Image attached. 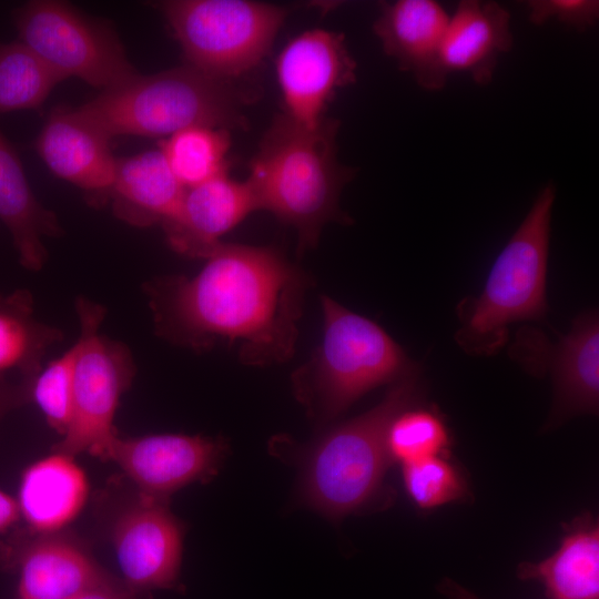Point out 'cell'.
<instances>
[{
    "instance_id": "1",
    "label": "cell",
    "mask_w": 599,
    "mask_h": 599,
    "mask_svg": "<svg viewBox=\"0 0 599 599\" xmlns=\"http://www.w3.org/2000/svg\"><path fill=\"white\" fill-rule=\"evenodd\" d=\"M205 260L145 284L156 333L199 352L224 344L250 365L290 359L308 276L273 247L221 243Z\"/></svg>"
},
{
    "instance_id": "2",
    "label": "cell",
    "mask_w": 599,
    "mask_h": 599,
    "mask_svg": "<svg viewBox=\"0 0 599 599\" xmlns=\"http://www.w3.org/2000/svg\"><path fill=\"white\" fill-rule=\"evenodd\" d=\"M337 131L333 119L306 128L280 114L250 163L247 181L258 210L293 226L301 252L317 244L326 223L348 221L338 201L354 171L337 160Z\"/></svg>"
},
{
    "instance_id": "3",
    "label": "cell",
    "mask_w": 599,
    "mask_h": 599,
    "mask_svg": "<svg viewBox=\"0 0 599 599\" xmlns=\"http://www.w3.org/2000/svg\"><path fill=\"white\" fill-rule=\"evenodd\" d=\"M420 393L417 368L392 383L376 406L323 434L304 455L301 500L331 519L370 505L392 463L386 446L388 425L399 412L413 406Z\"/></svg>"
},
{
    "instance_id": "4",
    "label": "cell",
    "mask_w": 599,
    "mask_h": 599,
    "mask_svg": "<svg viewBox=\"0 0 599 599\" xmlns=\"http://www.w3.org/2000/svg\"><path fill=\"white\" fill-rule=\"evenodd\" d=\"M245 102L234 81L186 64L150 75L138 73L78 110L110 139L166 138L192 126H241Z\"/></svg>"
},
{
    "instance_id": "5",
    "label": "cell",
    "mask_w": 599,
    "mask_h": 599,
    "mask_svg": "<svg viewBox=\"0 0 599 599\" xmlns=\"http://www.w3.org/2000/svg\"><path fill=\"white\" fill-rule=\"evenodd\" d=\"M321 345L292 376L294 393L317 420H329L361 396L418 368L375 322L321 297Z\"/></svg>"
},
{
    "instance_id": "6",
    "label": "cell",
    "mask_w": 599,
    "mask_h": 599,
    "mask_svg": "<svg viewBox=\"0 0 599 599\" xmlns=\"http://www.w3.org/2000/svg\"><path fill=\"white\" fill-rule=\"evenodd\" d=\"M555 199V185L548 183L497 256L479 296L460 302L455 338L466 353L493 355L507 342L511 323L545 316Z\"/></svg>"
},
{
    "instance_id": "7",
    "label": "cell",
    "mask_w": 599,
    "mask_h": 599,
    "mask_svg": "<svg viewBox=\"0 0 599 599\" xmlns=\"http://www.w3.org/2000/svg\"><path fill=\"white\" fill-rule=\"evenodd\" d=\"M159 7L187 65L231 81L262 62L287 14L248 0H171Z\"/></svg>"
},
{
    "instance_id": "8",
    "label": "cell",
    "mask_w": 599,
    "mask_h": 599,
    "mask_svg": "<svg viewBox=\"0 0 599 599\" xmlns=\"http://www.w3.org/2000/svg\"><path fill=\"white\" fill-rule=\"evenodd\" d=\"M77 312L81 335L74 343L73 412L54 451L70 456L89 453L105 460L118 436L113 426L115 412L134 378L135 365L124 344L100 334L104 307L80 298Z\"/></svg>"
},
{
    "instance_id": "9",
    "label": "cell",
    "mask_w": 599,
    "mask_h": 599,
    "mask_svg": "<svg viewBox=\"0 0 599 599\" xmlns=\"http://www.w3.org/2000/svg\"><path fill=\"white\" fill-rule=\"evenodd\" d=\"M14 21L19 41L63 80L75 77L105 91L138 74L115 32L65 2H28Z\"/></svg>"
},
{
    "instance_id": "10",
    "label": "cell",
    "mask_w": 599,
    "mask_h": 599,
    "mask_svg": "<svg viewBox=\"0 0 599 599\" xmlns=\"http://www.w3.org/2000/svg\"><path fill=\"white\" fill-rule=\"evenodd\" d=\"M511 352L531 373L549 369L554 404L547 427L579 414H596L599 403V323L595 311L579 315L567 335L550 344L534 329L518 334Z\"/></svg>"
},
{
    "instance_id": "11",
    "label": "cell",
    "mask_w": 599,
    "mask_h": 599,
    "mask_svg": "<svg viewBox=\"0 0 599 599\" xmlns=\"http://www.w3.org/2000/svg\"><path fill=\"white\" fill-rule=\"evenodd\" d=\"M276 77L290 119L316 128L336 91L353 83L356 63L342 33L314 29L291 39L276 59Z\"/></svg>"
},
{
    "instance_id": "12",
    "label": "cell",
    "mask_w": 599,
    "mask_h": 599,
    "mask_svg": "<svg viewBox=\"0 0 599 599\" xmlns=\"http://www.w3.org/2000/svg\"><path fill=\"white\" fill-rule=\"evenodd\" d=\"M227 453L220 437L159 434L121 438L111 443L112 460L136 485L140 495L166 499L195 481L214 477Z\"/></svg>"
},
{
    "instance_id": "13",
    "label": "cell",
    "mask_w": 599,
    "mask_h": 599,
    "mask_svg": "<svg viewBox=\"0 0 599 599\" xmlns=\"http://www.w3.org/2000/svg\"><path fill=\"white\" fill-rule=\"evenodd\" d=\"M167 504L139 495L114 521L112 544L122 581L136 592L180 585L184 528Z\"/></svg>"
},
{
    "instance_id": "14",
    "label": "cell",
    "mask_w": 599,
    "mask_h": 599,
    "mask_svg": "<svg viewBox=\"0 0 599 599\" xmlns=\"http://www.w3.org/2000/svg\"><path fill=\"white\" fill-rule=\"evenodd\" d=\"M256 210L250 182L223 174L185 189L176 211L162 226L175 252L206 258L222 243L221 236Z\"/></svg>"
},
{
    "instance_id": "15",
    "label": "cell",
    "mask_w": 599,
    "mask_h": 599,
    "mask_svg": "<svg viewBox=\"0 0 599 599\" xmlns=\"http://www.w3.org/2000/svg\"><path fill=\"white\" fill-rule=\"evenodd\" d=\"M110 141L78 109L59 106L48 116L35 149L53 174L93 199L108 200L116 164Z\"/></svg>"
},
{
    "instance_id": "16",
    "label": "cell",
    "mask_w": 599,
    "mask_h": 599,
    "mask_svg": "<svg viewBox=\"0 0 599 599\" xmlns=\"http://www.w3.org/2000/svg\"><path fill=\"white\" fill-rule=\"evenodd\" d=\"M0 560L18 571V599H70L110 575L74 540L39 535L0 546Z\"/></svg>"
},
{
    "instance_id": "17",
    "label": "cell",
    "mask_w": 599,
    "mask_h": 599,
    "mask_svg": "<svg viewBox=\"0 0 599 599\" xmlns=\"http://www.w3.org/2000/svg\"><path fill=\"white\" fill-rule=\"evenodd\" d=\"M446 10L433 0L383 2L373 29L385 53L427 90L446 84L439 49L448 24Z\"/></svg>"
},
{
    "instance_id": "18",
    "label": "cell",
    "mask_w": 599,
    "mask_h": 599,
    "mask_svg": "<svg viewBox=\"0 0 599 599\" xmlns=\"http://www.w3.org/2000/svg\"><path fill=\"white\" fill-rule=\"evenodd\" d=\"M512 47L510 14L491 1L464 0L449 17L439 49V64L451 72L469 74L478 84H488L498 57Z\"/></svg>"
},
{
    "instance_id": "19",
    "label": "cell",
    "mask_w": 599,
    "mask_h": 599,
    "mask_svg": "<svg viewBox=\"0 0 599 599\" xmlns=\"http://www.w3.org/2000/svg\"><path fill=\"white\" fill-rule=\"evenodd\" d=\"M88 495L84 471L73 456L54 453L29 465L18 489L20 516L38 535L55 534L81 511Z\"/></svg>"
},
{
    "instance_id": "20",
    "label": "cell",
    "mask_w": 599,
    "mask_h": 599,
    "mask_svg": "<svg viewBox=\"0 0 599 599\" xmlns=\"http://www.w3.org/2000/svg\"><path fill=\"white\" fill-rule=\"evenodd\" d=\"M184 192L156 149L116 159L108 199L118 219L132 226L148 227L171 217Z\"/></svg>"
},
{
    "instance_id": "21",
    "label": "cell",
    "mask_w": 599,
    "mask_h": 599,
    "mask_svg": "<svg viewBox=\"0 0 599 599\" xmlns=\"http://www.w3.org/2000/svg\"><path fill=\"white\" fill-rule=\"evenodd\" d=\"M522 580H537L548 599H599V525L583 514L566 528L559 547L539 562L517 568Z\"/></svg>"
},
{
    "instance_id": "22",
    "label": "cell",
    "mask_w": 599,
    "mask_h": 599,
    "mask_svg": "<svg viewBox=\"0 0 599 599\" xmlns=\"http://www.w3.org/2000/svg\"><path fill=\"white\" fill-rule=\"evenodd\" d=\"M0 220L12 237L20 264L39 271L47 261L44 237L61 234L57 215L33 194L14 149L0 131Z\"/></svg>"
},
{
    "instance_id": "23",
    "label": "cell",
    "mask_w": 599,
    "mask_h": 599,
    "mask_svg": "<svg viewBox=\"0 0 599 599\" xmlns=\"http://www.w3.org/2000/svg\"><path fill=\"white\" fill-rule=\"evenodd\" d=\"M33 307L28 290L0 294V375L17 372L33 379L47 351L63 337L60 329L39 322Z\"/></svg>"
},
{
    "instance_id": "24",
    "label": "cell",
    "mask_w": 599,
    "mask_h": 599,
    "mask_svg": "<svg viewBox=\"0 0 599 599\" xmlns=\"http://www.w3.org/2000/svg\"><path fill=\"white\" fill-rule=\"evenodd\" d=\"M230 130L192 126L162 138L159 149L184 189L227 174Z\"/></svg>"
},
{
    "instance_id": "25",
    "label": "cell",
    "mask_w": 599,
    "mask_h": 599,
    "mask_svg": "<svg viewBox=\"0 0 599 599\" xmlns=\"http://www.w3.org/2000/svg\"><path fill=\"white\" fill-rule=\"evenodd\" d=\"M61 81L20 41L0 43V113L39 108Z\"/></svg>"
},
{
    "instance_id": "26",
    "label": "cell",
    "mask_w": 599,
    "mask_h": 599,
    "mask_svg": "<svg viewBox=\"0 0 599 599\" xmlns=\"http://www.w3.org/2000/svg\"><path fill=\"white\" fill-rule=\"evenodd\" d=\"M450 432L435 409L415 407L399 412L389 423L386 446L392 461L402 465L448 455Z\"/></svg>"
},
{
    "instance_id": "27",
    "label": "cell",
    "mask_w": 599,
    "mask_h": 599,
    "mask_svg": "<svg viewBox=\"0 0 599 599\" xmlns=\"http://www.w3.org/2000/svg\"><path fill=\"white\" fill-rule=\"evenodd\" d=\"M403 483L413 502L432 510L468 496V483L448 455L404 464Z\"/></svg>"
},
{
    "instance_id": "28",
    "label": "cell",
    "mask_w": 599,
    "mask_h": 599,
    "mask_svg": "<svg viewBox=\"0 0 599 599\" xmlns=\"http://www.w3.org/2000/svg\"><path fill=\"white\" fill-rule=\"evenodd\" d=\"M75 345L41 368L30 385V400L34 402L47 423L60 435L70 426L73 412V373Z\"/></svg>"
},
{
    "instance_id": "29",
    "label": "cell",
    "mask_w": 599,
    "mask_h": 599,
    "mask_svg": "<svg viewBox=\"0 0 599 599\" xmlns=\"http://www.w3.org/2000/svg\"><path fill=\"white\" fill-rule=\"evenodd\" d=\"M527 7L534 24L556 20L578 31L595 26L599 17L597 0H532Z\"/></svg>"
},
{
    "instance_id": "30",
    "label": "cell",
    "mask_w": 599,
    "mask_h": 599,
    "mask_svg": "<svg viewBox=\"0 0 599 599\" xmlns=\"http://www.w3.org/2000/svg\"><path fill=\"white\" fill-rule=\"evenodd\" d=\"M32 379L19 378L10 380L0 375V420L11 410L30 402V385Z\"/></svg>"
},
{
    "instance_id": "31",
    "label": "cell",
    "mask_w": 599,
    "mask_h": 599,
    "mask_svg": "<svg viewBox=\"0 0 599 599\" xmlns=\"http://www.w3.org/2000/svg\"><path fill=\"white\" fill-rule=\"evenodd\" d=\"M138 593L122 580L109 576L70 599H136Z\"/></svg>"
},
{
    "instance_id": "32",
    "label": "cell",
    "mask_w": 599,
    "mask_h": 599,
    "mask_svg": "<svg viewBox=\"0 0 599 599\" xmlns=\"http://www.w3.org/2000/svg\"><path fill=\"white\" fill-rule=\"evenodd\" d=\"M20 517L17 499L0 488V534L9 530Z\"/></svg>"
},
{
    "instance_id": "33",
    "label": "cell",
    "mask_w": 599,
    "mask_h": 599,
    "mask_svg": "<svg viewBox=\"0 0 599 599\" xmlns=\"http://www.w3.org/2000/svg\"><path fill=\"white\" fill-rule=\"evenodd\" d=\"M438 591L447 599H480L475 593L450 578H444L437 586Z\"/></svg>"
}]
</instances>
